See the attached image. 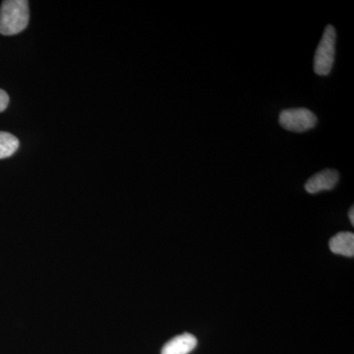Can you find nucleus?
<instances>
[{"instance_id":"39448f33","label":"nucleus","mask_w":354,"mask_h":354,"mask_svg":"<svg viewBox=\"0 0 354 354\" xmlns=\"http://www.w3.org/2000/svg\"><path fill=\"white\" fill-rule=\"evenodd\" d=\"M197 339L189 333L176 335L167 342L162 349V354H189L197 346Z\"/></svg>"},{"instance_id":"423d86ee","label":"nucleus","mask_w":354,"mask_h":354,"mask_svg":"<svg viewBox=\"0 0 354 354\" xmlns=\"http://www.w3.org/2000/svg\"><path fill=\"white\" fill-rule=\"evenodd\" d=\"M329 246L333 253L353 257L354 234L348 232H339L330 239Z\"/></svg>"},{"instance_id":"7ed1b4c3","label":"nucleus","mask_w":354,"mask_h":354,"mask_svg":"<svg viewBox=\"0 0 354 354\" xmlns=\"http://www.w3.org/2000/svg\"><path fill=\"white\" fill-rule=\"evenodd\" d=\"M279 124L291 132L308 131L316 127L317 116L304 108L285 109L279 113Z\"/></svg>"},{"instance_id":"20e7f679","label":"nucleus","mask_w":354,"mask_h":354,"mask_svg":"<svg viewBox=\"0 0 354 354\" xmlns=\"http://www.w3.org/2000/svg\"><path fill=\"white\" fill-rule=\"evenodd\" d=\"M339 174L335 169L324 171L310 177L305 184V190L310 194H316L321 191L330 190L339 183Z\"/></svg>"},{"instance_id":"f03ea898","label":"nucleus","mask_w":354,"mask_h":354,"mask_svg":"<svg viewBox=\"0 0 354 354\" xmlns=\"http://www.w3.org/2000/svg\"><path fill=\"white\" fill-rule=\"evenodd\" d=\"M335 39L337 32L332 25H328L317 46L315 57H314V71L317 75H329L335 62Z\"/></svg>"},{"instance_id":"6e6552de","label":"nucleus","mask_w":354,"mask_h":354,"mask_svg":"<svg viewBox=\"0 0 354 354\" xmlns=\"http://www.w3.org/2000/svg\"><path fill=\"white\" fill-rule=\"evenodd\" d=\"M9 104V97L6 91L0 88V113L6 111Z\"/></svg>"},{"instance_id":"0eeeda50","label":"nucleus","mask_w":354,"mask_h":354,"mask_svg":"<svg viewBox=\"0 0 354 354\" xmlns=\"http://www.w3.org/2000/svg\"><path fill=\"white\" fill-rule=\"evenodd\" d=\"M19 148V140L8 132L0 131V160L11 157Z\"/></svg>"},{"instance_id":"f257e3e1","label":"nucleus","mask_w":354,"mask_h":354,"mask_svg":"<svg viewBox=\"0 0 354 354\" xmlns=\"http://www.w3.org/2000/svg\"><path fill=\"white\" fill-rule=\"evenodd\" d=\"M29 2L6 0L0 6V34L14 36L24 31L29 23Z\"/></svg>"},{"instance_id":"1a4fd4ad","label":"nucleus","mask_w":354,"mask_h":354,"mask_svg":"<svg viewBox=\"0 0 354 354\" xmlns=\"http://www.w3.org/2000/svg\"><path fill=\"white\" fill-rule=\"evenodd\" d=\"M348 216H349V220H351V223H353V225H354V209H353V207H351V209H349Z\"/></svg>"}]
</instances>
